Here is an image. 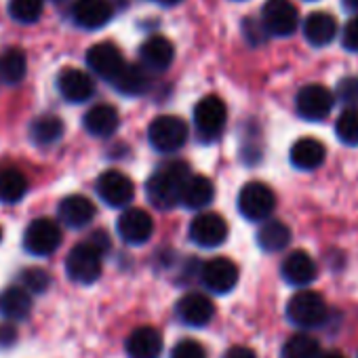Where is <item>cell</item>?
I'll return each instance as SVG.
<instances>
[{
	"label": "cell",
	"instance_id": "cell-34",
	"mask_svg": "<svg viewBox=\"0 0 358 358\" xmlns=\"http://www.w3.org/2000/svg\"><path fill=\"white\" fill-rule=\"evenodd\" d=\"M335 133L345 145H358V108H348L339 114Z\"/></svg>",
	"mask_w": 358,
	"mask_h": 358
},
{
	"label": "cell",
	"instance_id": "cell-44",
	"mask_svg": "<svg viewBox=\"0 0 358 358\" xmlns=\"http://www.w3.org/2000/svg\"><path fill=\"white\" fill-rule=\"evenodd\" d=\"M156 3H160V5H164V7H171V5L182 3V0H156Z\"/></svg>",
	"mask_w": 358,
	"mask_h": 358
},
{
	"label": "cell",
	"instance_id": "cell-6",
	"mask_svg": "<svg viewBox=\"0 0 358 358\" xmlns=\"http://www.w3.org/2000/svg\"><path fill=\"white\" fill-rule=\"evenodd\" d=\"M226 120H228V110L217 95L203 97L194 108V124L201 139L205 141L217 139L226 129Z\"/></svg>",
	"mask_w": 358,
	"mask_h": 358
},
{
	"label": "cell",
	"instance_id": "cell-18",
	"mask_svg": "<svg viewBox=\"0 0 358 358\" xmlns=\"http://www.w3.org/2000/svg\"><path fill=\"white\" fill-rule=\"evenodd\" d=\"M280 272H282V278L289 285H293V287H308L310 282H314V278L318 274V268H316V262L310 257V253L293 251V253H289L282 259Z\"/></svg>",
	"mask_w": 358,
	"mask_h": 358
},
{
	"label": "cell",
	"instance_id": "cell-24",
	"mask_svg": "<svg viewBox=\"0 0 358 358\" xmlns=\"http://www.w3.org/2000/svg\"><path fill=\"white\" fill-rule=\"evenodd\" d=\"M32 312V297L30 291L24 287H7L0 293V316L7 318L9 322L24 320Z\"/></svg>",
	"mask_w": 358,
	"mask_h": 358
},
{
	"label": "cell",
	"instance_id": "cell-22",
	"mask_svg": "<svg viewBox=\"0 0 358 358\" xmlns=\"http://www.w3.org/2000/svg\"><path fill=\"white\" fill-rule=\"evenodd\" d=\"M83 124H85L87 133L93 137H112L120 124V116H118V110L114 106L97 103L85 114Z\"/></svg>",
	"mask_w": 358,
	"mask_h": 358
},
{
	"label": "cell",
	"instance_id": "cell-12",
	"mask_svg": "<svg viewBox=\"0 0 358 358\" xmlns=\"http://www.w3.org/2000/svg\"><path fill=\"white\" fill-rule=\"evenodd\" d=\"M238 268L232 259L228 257H213L209 259L203 270H201V280L203 285L211 291V293H220L226 295L230 293L236 285H238Z\"/></svg>",
	"mask_w": 358,
	"mask_h": 358
},
{
	"label": "cell",
	"instance_id": "cell-32",
	"mask_svg": "<svg viewBox=\"0 0 358 358\" xmlns=\"http://www.w3.org/2000/svg\"><path fill=\"white\" fill-rule=\"evenodd\" d=\"M282 358H322L318 341L308 333L291 335L282 345Z\"/></svg>",
	"mask_w": 358,
	"mask_h": 358
},
{
	"label": "cell",
	"instance_id": "cell-30",
	"mask_svg": "<svg viewBox=\"0 0 358 358\" xmlns=\"http://www.w3.org/2000/svg\"><path fill=\"white\" fill-rule=\"evenodd\" d=\"M64 135V120L55 114H43L30 124V139L38 145H51Z\"/></svg>",
	"mask_w": 358,
	"mask_h": 358
},
{
	"label": "cell",
	"instance_id": "cell-43",
	"mask_svg": "<svg viewBox=\"0 0 358 358\" xmlns=\"http://www.w3.org/2000/svg\"><path fill=\"white\" fill-rule=\"evenodd\" d=\"M341 3H343L345 11H350L358 17V0H341Z\"/></svg>",
	"mask_w": 358,
	"mask_h": 358
},
{
	"label": "cell",
	"instance_id": "cell-47",
	"mask_svg": "<svg viewBox=\"0 0 358 358\" xmlns=\"http://www.w3.org/2000/svg\"><path fill=\"white\" fill-rule=\"evenodd\" d=\"M53 3H64V0H53Z\"/></svg>",
	"mask_w": 358,
	"mask_h": 358
},
{
	"label": "cell",
	"instance_id": "cell-7",
	"mask_svg": "<svg viewBox=\"0 0 358 358\" xmlns=\"http://www.w3.org/2000/svg\"><path fill=\"white\" fill-rule=\"evenodd\" d=\"M59 245H62V228L53 220L38 217L24 232V247L30 255L36 257L53 255L59 249Z\"/></svg>",
	"mask_w": 358,
	"mask_h": 358
},
{
	"label": "cell",
	"instance_id": "cell-15",
	"mask_svg": "<svg viewBox=\"0 0 358 358\" xmlns=\"http://www.w3.org/2000/svg\"><path fill=\"white\" fill-rule=\"evenodd\" d=\"M175 314L188 327H207L215 316V306L203 293H188L177 301Z\"/></svg>",
	"mask_w": 358,
	"mask_h": 358
},
{
	"label": "cell",
	"instance_id": "cell-36",
	"mask_svg": "<svg viewBox=\"0 0 358 358\" xmlns=\"http://www.w3.org/2000/svg\"><path fill=\"white\" fill-rule=\"evenodd\" d=\"M337 97L348 108H358V78L345 76L337 83Z\"/></svg>",
	"mask_w": 358,
	"mask_h": 358
},
{
	"label": "cell",
	"instance_id": "cell-27",
	"mask_svg": "<svg viewBox=\"0 0 358 358\" xmlns=\"http://www.w3.org/2000/svg\"><path fill=\"white\" fill-rule=\"evenodd\" d=\"M112 85H114V89H116L118 93H122V95H129V97L143 95V93L150 89V74H148V68L137 66V64H127Z\"/></svg>",
	"mask_w": 358,
	"mask_h": 358
},
{
	"label": "cell",
	"instance_id": "cell-13",
	"mask_svg": "<svg viewBox=\"0 0 358 358\" xmlns=\"http://www.w3.org/2000/svg\"><path fill=\"white\" fill-rule=\"evenodd\" d=\"M190 238L203 249H215L228 238V222L217 213H201L190 224Z\"/></svg>",
	"mask_w": 358,
	"mask_h": 358
},
{
	"label": "cell",
	"instance_id": "cell-19",
	"mask_svg": "<svg viewBox=\"0 0 358 358\" xmlns=\"http://www.w3.org/2000/svg\"><path fill=\"white\" fill-rule=\"evenodd\" d=\"M139 59L143 68L154 70V72H164L166 68H171L175 59V47L164 36H150L139 47Z\"/></svg>",
	"mask_w": 358,
	"mask_h": 358
},
{
	"label": "cell",
	"instance_id": "cell-33",
	"mask_svg": "<svg viewBox=\"0 0 358 358\" xmlns=\"http://www.w3.org/2000/svg\"><path fill=\"white\" fill-rule=\"evenodd\" d=\"M45 0H9V15L17 24H36L43 15Z\"/></svg>",
	"mask_w": 358,
	"mask_h": 358
},
{
	"label": "cell",
	"instance_id": "cell-11",
	"mask_svg": "<svg viewBox=\"0 0 358 358\" xmlns=\"http://www.w3.org/2000/svg\"><path fill=\"white\" fill-rule=\"evenodd\" d=\"M87 66L91 68V72L95 76H99L108 83H114L127 64H124V57L116 45L97 43L87 51Z\"/></svg>",
	"mask_w": 358,
	"mask_h": 358
},
{
	"label": "cell",
	"instance_id": "cell-45",
	"mask_svg": "<svg viewBox=\"0 0 358 358\" xmlns=\"http://www.w3.org/2000/svg\"><path fill=\"white\" fill-rule=\"evenodd\" d=\"M322 358H345V356L339 352H327V354H322Z\"/></svg>",
	"mask_w": 358,
	"mask_h": 358
},
{
	"label": "cell",
	"instance_id": "cell-23",
	"mask_svg": "<svg viewBox=\"0 0 358 358\" xmlns=\"http://www.w3.org/2000/svg\"><path fill=\"white\" fill-rule=\"evenodd\" d=\"M324 156H327L324 145L318 139H314V137L297 139L291 145V152H289L291 164L295 169H299V171H314V169H318L324 162Z\"/></svg>",
	"mask_w": 358,
	"mask_h": 358
},
{
	"label": "cell",
	"instance_id": "cell-37",
	"mask_svg": "<svg viewBox=\"0 0 358 358\" xmlns=\"http://www.w3.org/2000/svg\"><path fill=\"white\" fill-rule=\"evenodd\" d=\"M171 358H207V352L196 339H182L173 345Z\"/></svg>",
	"mask_w": 358,
	"mask_h": 358
},
{
	"label": "cell",
	"instance_id": "cell-10",
	"mask_svg": "<svg viewBox=\"0 0 358 358\" xmlns=\"http://www.w3.org/2000/svg\"><path fill=\"white\" fill-rule=\"evenodd\" d=\"M297 9L289 0H268L262 9V24L272 36H291L297 30Z\"/></svg>",
	"mask_w": 358,
	"mask_h": 358
},
{
	"label": "cell",
	"instance_id": "cell-25",
	"mask_svg": "<svg viewBox=\"0 0 358 358\" xmlns=\"http://www.w3.org/2000/svg\"><path fill=\"white\" fill-rule=\"evenodd\" d=\"M303 36L312 47H327L337 36V22L331 13L318 11L306 17Z\"/></svg>",
	"mask_w": 358,
	"mask_h": 358
},
{
	"label": "cell",
	"instance_id": "cell-42",
	"mask_svg": "<svg viewBox=\"0 0 358 358\" xmlns=\"http://www.w3.org/2000/svg\"><path fill=\"white\" fill-rule=\"evenodd\" d=\"M224 358H257V354L247 345H234L224 354Z\"/></svg>",
	"mask_w": 358,
	"mask_h": 358
},
{
	"label": "cell",
	"instance_id": "cell-29",
	"mask_svg": "<svg viewBox=\"0 0 358 358\" xmlns=\"http://www.w3.org/2000/svg\"><path fill=\"white\" fill-rule=\"evenodd\" d=\"M26 192H28V182L22 175V171L13 166L0 169V203L15 205L26 196Z\"/></svg>",
	"mask_w": 358,
	"mask_h": 358
},
{
	"label": "cell",
	"instance_id": "cell-4",
	"mask_svg": "<svg viewBox=\"0 0 358 358\" xmlns=\"http://www.w3.org/2000/svg\"><path fill=\"white\" fill-rule=\"evenodd\" d=\"M276 209V196L264 182H249L238 192V211L249 222H268Z\"/></svg>",
	"mask_w": 358,
	"mask_h": 358
},
{
	"label": "cell",
	"instance_id": "cell-40",
	"mask_svg": "<svg viewBox=\"0 0 358 358\" xmlns=\"http://www.w3.org/2000/svg\"><path fill=\"white\" fill-rule=\"evenodd\" d=\"M87 243H89L91 247H95V249H97L101 255H106V253L110 251V247H112V243H110V236H108L103 230H97V232L89 234Z\"/></svg>",
	"mask_w": 358,
	"mask_h": 358
},
{
	"label": "cell",
	"instance_id": "cell-1",
	"mask_svg": "<svg viewBox=\"0 0 358 358\" xmlns=\"http://www.w3.org/2000/svg\"><path fill=\"white\" fill-rule=\"evenodd\" d=\"M190 175V166L184 160L162 162L145 182V196L150 205L162 211L182 205V192Z\"/></svg>",
	"mask_w": 358,
	"mask_h": 358
},
{
	"label": "cell",
	"instance_id": "cell-17",
	"mask_svg": "<svg viewBox=\"0 0 358 358\" xmlns=\"http://www.w3.org/2000/svg\"><path fill=\"white\" fill-rule=\"evenodd\" d=\"M114 15L110 0H76L72 7V22L85 30L103 28Z\"/></svg>",
	"mask_w": 358,
	"mask_h": 358
},
{
	"label": "cell",
	"instance_id": "cell-38",
	"mask_svg": "<svg viewBox=\"0 0 358 358\" xmlns=\"http://www.w3.org/2000/svg\"><path fill=\"white\" fill-rule=\"evenodd\" d=\"M341 45L352 51V53H358V17H352L343 30H341Z\"/></svg>",
	"mask_w": 358,
	"mask_h": 358
},
{
	"label": "cell",
	"instance_id": "cell-16",
	"mask_svg": "<svg viewBox=\"0 0 358 358\" xmlns=\"http://www.w3.org/2000/svg\"><path fill=\"white\" fill-rule=\"evenodd\" d=\"M57 91L70 103H85L95 93L93 78L78 68H64L57 74Z\"/></svg>",
	"mask_w": 358,
	"mask_h": 358
},
{
	"label": "cell",
	"instance_id": "cell-14",
	"mask_svg": "<svg viewBox=\"0 0 358 358\" xmlns=\"http://www.w3.org/2000/svg\"><path fill=\"white\" fill-rule=\"evenodd\" d=\"M118 236L129 245H143L154 234V222L148 211L143 209H127L120 213L116 222Z\"/></svg>",
	"mask_w": 358,
	"mask_h": 358
},
{
	"label": "cell",
	"instance_id": "cell-21",
	"mask_svg": "<svg viewBox=\"0 0 358 358\" xmlns=\"http://www.w3.org/2000/svg\"><path fill=\"white\" fill-rule=\"evenodd\" d=\"M129 358H158L162 352V335L154 327L135 329L124 343Z\"/></svg>",
	"mask_w": 358,
	"mask_h": 358
},
{
	"label": "cell",
	"instance_id": "cell-41",
	"mask_svg": "<svg viewBox=\"0 0 358 358\" xmlns=\"http://www.w3.org/2000/svg\"><path fill=\"white\" fill-rule=\"evenodd\" d=\"M17 341V329L13 322H0V348H9Z\"/></svg>",
	"mask_w": 358,
	"mask_h": 358
},
{
	"label": "cell",
	"instance_id": "cell-31",
	"mask_svg": "<svg viewBox=\"0 0 358 358\" xmlns=\"http://www.w3.org/2000/svg\"><path fill=\"white\" fill-rule=\"evenodd\" d=\"M28 70V59L22 49H7L0 55V83L17 85L24 80Z\"/></svg>",
	"mask_w": 358,
	"mask_h": 358
},
{
	"label": "cell",
	"instance_id": "cell-2",
	"mask_svg": "<svg viewBox=\"0 0 358 358\" xmlns=\"http://www.w3.org/2000/svg\"><path fill=\"white\" fill-rule=\"evenodd\" d=\"M150 145L162 154H173L182 150L188 141V124L179 116H158L148 127Z\"/></svg>",
	"mask_w": 358,
	"mask_h": 358
},
{
	"label": "cell",
	"instance_id": "cell-39",
	"mask_svg": "<svg viewBox=\"0 0 358 358\" xmlns=\"http://www.w3.org/2000/svg\"><path fill=\"white\" fill-rule=\"evenodd\" d=\"M245 34H247V38H249L251 45H259V43L266 41V34L268 32H266L264 24H257L253 20H245Z\"/></svg>",
	"mask_w": 358,
	"mask_h": 358
},
{
	"label": "cell",
	"instance_id": "cell-5",
	"mask_svg": "<svg viewBox=\"0 0 358 358\" xmlns=\"http://www.w3.org/2000/svg\"><path fill=\"white\" fill-rule=\"evenodd\" d=\"M101 253L87 241L76 245L66 257V272L78 285H93L101 276Z\"/></svg>",
	"mask_w": 358,
	"mask_h": 358
},
{
	"label": "cell",
	"instance_id": "cell-28",
	"mask_svg": "<svg viewBox=\"0 0 358 358\" xmlns=\"http://www.w3.org/2000/svg\"><path fill=\"white\" fill-rule=\"evenodd\" d=\"M291 243V228L278 220H268L257 230V245L266 253H278L285 251Z\"/></svg>",
	"mask_w": 358,
	"mask_h": 358
},
{
	"label": "cell",
	"instance_id": "cell-26",
	"mask_svg": "<svg viewBox=\"0 0 358 358\" xmlns=\"http://www.w3.org/2000/svg\"><path fill=\"white\" fill-rule=\"evenodd\" d=\"M213 199H215V186L211 179L205 175H190L182 192V205L186 209L199 211V209L209 207Z\"/></svg>",
	"mask_w": 358,
	"mask_h": 358
},
{
	"label": "cell",
	"instance_id": "cell-3",
	"mask_svg": "<svg viewBox=\"0 0 358 358\" xmlns=\"http://www.w3.org/2000/svg\"><path fill=\"white\" fill-rule=\"evenodd\" d=\"M329 308L324 299L314 291H297L287 303V318L301 329H316L327 322Z\"/></svg>",
	"mask_w": 358,
	"mask_h": 358
},
{
	"label": "cell",
	"instance_id": "cell-20",
	"mask_svg": "<svg viewBox=\"0 0 358 358\" xmlns=\"http://www.w3.org/2000/svg\"><path fill=\"white\" fill-rule=\"evenodd\" d=\"M57 215H59L64 226L78 230V228H85V226H89L93 222L95 205L87 196H83V194H72V196H66L59 203Z\"/></svg>",
	"mask_w": 358,
	"mask_h": 358
},
{
	"label": "cell",
	"instance_id": "cell-35",
	"mask_svg": "<svg viewBox=\"0 0 358 358\" xmlns=\"http://www.w3.org/2000/svg\"><path fill=\"white\" fill-rule=\"evenodd\" d=\"M20 287L30 293H45L51 287V276L41 268H28L20 274Z\"/></svg>",
	"mask_w": 358,
	"mask_h": 358
},
{
	"label": "cell",
	"instance_id": "cell-8",
	"mask_svg": "<svg viewBox=\"0 0 358 358\" xmlns=\"http://www.w3.org/2000/svg\"><path fill=\"white\" fill-rule=\"evenodd\" d=\"M95 190L99 194V199L108 205V207H127L133 196H135V186L131 179L120 173V171H103L99 177H97V184H95Z\"/></svg>",
	"mask_w": 358,
	"mask_h": 358
},
{
	"label": "cell",
	"instance_id": "cell-46",
	"mask_svg": "<svg viewBox=\"0 0 358 358\" xmlns=\"http://www.w3.org/2000/svg\"><path fill=\"white\" fill-rule=\"evenodd\" d=\"M0 241H3V228H0Z\"/></svg>",
	"mask_w": 358,
	"mask_h": 358
},
{
	"label": "cell",
	"instance_id": "cell-9",
	"mask_svg": "<svg viewBox=\"0 0 358 358\" xmlns=\"http://www.w3.org/2000/svg\"><path fill=\"white\" fill-rule=\"evenodd\" d=\"M333 103H335L333 93L327 87H322V85H306L297 93V99H295L297 114L301 118L310 120V122L324 120L331 114Z\"/></svg>",
	"mask_w": 358,
	"mask_h": 358
}]
</instances>
